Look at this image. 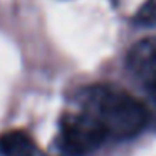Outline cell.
Returning a JSON list of instances; mask_svg holds the SVG:
<instances>
[{
    "mask_svg": "<svg viewBox=\"0 0 156 156\" xmlns=\"http://www.w3.org/2000/svg\"><path fill=\"white\" fill-rule=\"evenodd\" d=\"M128 66L146 94L156 102V37H148L133 45Z\"/></svg>",
    "mask_w": 156,
    "mask_h": 156,
    "instance_id": "3957f363",
    "label": "cell"
},
{
    "mask_svg": "<svg viewBox=\"0 0 156 156\" xmlns=\"http://www.w3.org/2000/svg\"><path fill=\"white\" fill-rule=\"evenodd\" d=\"M0 151L4 156H37L34 141L24 131H9L0 136Z\"/></svg>",
    "mask_w": 156,
    "mask_h": 156,
    "instance_id": "277c9868",
    "label": "cell"
},
{
    "mask_svg": "<svg viewBox=\"0 0 156 156\" xmlns=\"http://www.w3.org/2000/svg\"><path fill=\"white\" fill-rule=\"evenodd\" d=\"M108 139L101 128L82 111L66 112L59 122V148L66 156H86Z\"/></svg>",
    "mask_w": 156,
    "mask_h": 156,
    "instance_id": "7a4b0ae2",
    "label": "cell"
},
{
    "mask_svg": "<svg viewBox=\"0 0 156 156\" xmlns=\"http://www.w3.org/2000/svg\"><path fill=\"white\" fill-rule=\"evenodd\" d=\"M77 106L108 138H133L144 129L148 121V111L143 102L129 92L108 84L82 89L77 94Z\"/></svg>",
    "mask_w": 156,
    "mask_h": 156,
    "instance_id": "6da1fadb",
    "label": "cell"
},
{
    "mask_svg": "<svg viewBox=\"0 0 156 156\" xmlns=\"http://www.w3.org/2000/svg\"><path fill=\"white\" fill-rule=\"evenodd\" d=\"M134 20L144 27H156V0H146L138 9Z\"/></svg>",
    "mask_w": 156,
    "mask_h": 156,
    "instance_id": "5b68a950",
    "label": "cell"
}]
</instances>
